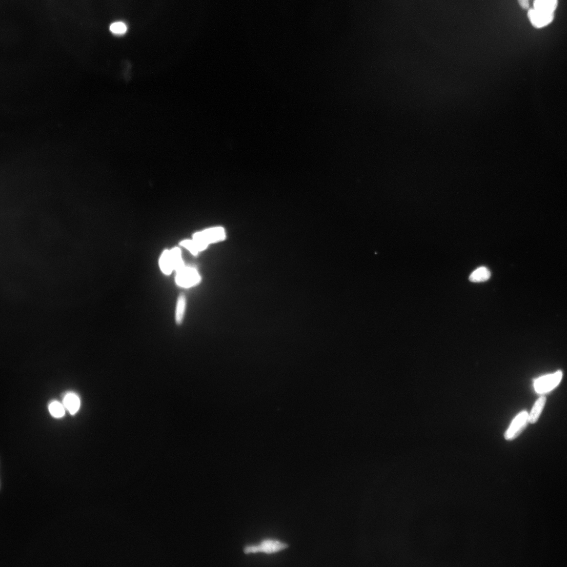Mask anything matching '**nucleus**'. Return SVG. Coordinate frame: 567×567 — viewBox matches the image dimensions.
Returning a JSON list of instances; mask_svg holds the SVG:
<instances>
[{
	"label": "nucleus",
	"instance_id": "obj_6",
	"mask_svg": "<svg viewBox=\"0 0 567 567\" xmlns=\"http://www.w3.org/2000/svg\"><path fill=\"white\" fill-rule=\"evenodd\" d=\"M288 548V544L287 543H280L276 541L266 540L263 541L259 546L247 547L245 549L244 551L246 554L259 552H264L270 554Z\"/></svg>",
	"mask_w": 567,
	"mask_h": 567
},
{
	"label": "nucleus",
	"instance_id": "obj_3",
	"mask_svg": "<svg viewBox=\"0 0 567 567\" xmlns=\"http://www.w3.org/2000/svg\"><path fill=\"white\" fill-rule=\"evenodd\" d=\"M529 414L526 411H522L515 418L505 433L504 437L507 440H514L524 431L530 423Z\"/></svg>",
	"mask_w": 567,
	"mask_h": 567
},
{
	"label": "nucleus",
	"instance_id": "obj_16",
	"mask_svg": "<svg viewBox=\"0 0 567 567\" xmlns=\"http://www.w3.org/2000/svg\"><path fill=\"white\" fill-rule=\"evenodd\" d=\"M111 31L114 34L122 35L125 34L127 31V26L121 22H117L110 26Z\"/></svg>",
	"mask_w": 567,
	"mask_h": 567
},
{
	"label": "nucleus",
	"instance_id": "obj_13",
	"mask_svg": "<svg viewBox=\"0 0 567 567\" xmlns=\"http://www.w3.org/2000/svg\"><path fill=\"white\" fill-rule=\"evenodd\" d=\"M170 251L173 261L174 270H175L177 272L185 267L182 258L181 250L179 248H175L170 250Z\"/></svg>",
	"mask_w": 567,
	"mask_h": 567
},
{
	"label": "nucleus",
	"instance_id": "obj_1",
	"mask_svg": "<svg viewBox=\"0 0 567 567\" xmlns=\"http://www.w3.org/2000/svg\"><path fill=\"white\" fill-rule=\"evenodd\" d=\"M226 237L224 229L214 228L195 233L193 239L197 244L200 251L206 249L209 245L223 240Z\"/></svg>",
	"mask_w": 567,
	"mask_h": 567
},
{
	"label": "nucleus",
	"instance_id": "obj_5",
	"mask_svg": "<svg viewBox=\"0 0 567 567\" xmlns=\"http://www.w3.org/2000/svg\"><path fill=\"white\" fill-rule=\"evenodd\" d=\"M528 17L532 25L535 28L539 29L546 27L552 23L554 18V13L533 8L529 10Z\"/></svg>",
	"mask_w": 567,
	"mask_h": 567
},
{
	"label": "nucleus",
	"instance_id": "obj_7",
	"mask_svg": "<svg viewBox=\"0 0 567 567\" xmlns=\"http://www.w3.org/2000/svg\"><path fill=\"white\" fill-rule=\"evenodd\" d=\"M546 401V398L542 396L535 402L530 413L529 414V420L530 423L535 424L538 421Z\"/></svg>",
	"mask_w": 567,
	"mask_h": 567
},
{
	"label": "nucleus",
	"instance_id": "obj_4",
	"mask_svg": "<svg viewBox=\"0 0 567 567\" xmlns=\"http://www.w3.org/2000/svg\"><path fill=\"white\" fill-rule=\"evenodd\" d=\"M562 377L561 371L541 377L535 380L534 388L537 393L546 394L555 389L560 382Z\"/></svg>",
	"mask_w": 567,
	"mask_h": 567
},
{
	"label": "nucleus",
	"instance_id": "obj_12",
	"mask_svg": "<svg viewBox=\"0 0 567 567\" xmlns=\"http://www.w3.org/2000/svg\"><path fill=\"white\" fill-rule=\"evenodd\" d=\"M186 305V296L183 294H180L178 298L175 314L176 321L178 325H181L184 320Z\"/></svg>",
	"mask_w": 567,
	"mask_h": 567
},
{
	"label": "nucleus",
	"instance_id": "obj_8",
	"mask_svg": "<svg viewBox=\"0 0 567 567\" xmlns=\"http://www.w3.org/2000/svg\"><path fill=\"white\" fill-rule=\"evenodd\" d=\"M63 405L70 413L74 415L79 410L80 401L79 397L75 394L70 393L64 397Z\"/></svg>",
	"mask_w": 567,
	"mask_h": 567
},
{
	"label": "nucleus",
	"instance_id": "obj_11",
	"mask_svg": "<svg viewBox=\"0 0 567 567\" xmlns=\"http://www.w3.org/2000/svg\"><path fill=\"white\" fill-rule=\"evenodd\" d=\"M491 275L490 270L484 267H482L474 271L470 275L469 279L474 282H483L489 279Z\"/></svg>",
	"mask_w": 567,
	"mask_h": 567
},
{
	"label": "nucleus",
	"instance_id": "obj_17",
	"mask_svg": "<svg viewBox=\"0 0 567 567\" xmlns=\"http://www.w3.org/2000/svg\"><path fill=\"white\" fill-rule=\"evenodd\" d=\"M518 2L522 9H528L529 8V0H518Z\"/></svg>",
	"mask_w": 567,
	"mask_h": 567
},
{
	"label": "nucleus",
	"instance_id": "obj_9",
	"mask_svg": "<svg viewBox=\"0 0 567 567\" xmlns=\"http://www.w3.org/2000/svg\"><path fill=\"white\" fill-rule=\"evenodd\" d=\"M159 266L162 272L166 275H170L174 267L170 250L165 251L159 259Z\"/></svg>",
	"mask_w": 567,
	"mask_h": 567
},
{
	"label": "nucleus",
	"instance_id": "obj_14",
	"mask_svg": "<svg viewBox=\"0 0 567 567\" xmlns=\"http://www.w3.org/2000/svg\"><path fill=\"white\" fill-rule=\"evenodd\" d=\"M65 407L57 401L52 402L49 407L52 416L56 418H59L64 416Z\"/></svg>",
	"mask_w": 567,
	"mask_h": 567
},
{
	"label": "nucleus",
	"instance_id": "obj_2",
	"mask_svg": "<svg viewBox=\"0 0 567 567\" xmlns=\"http://www.w3.org/2000/svg\"><path fill=\"white\" fill-rule=\"evenodd\" d=\"M201 279V276L197 270L186 266L177 272L176 276L177 285L184 288H190L198 285Z\"/></svg>",
	"mask_w": 567,
	"mask_h": 567
},
{
	"label": "nucleus",
	"instance_id": "obj_10",
	"mask_svg": "<svg viewBox=\"0 0 567 567\" xmlns=\"http://www.w3.org/2000/svg\"><path fill=\"white\" fill-rule=\"evenodd\" d=\"M558 6V0H535L534 8L548 12L554 13Z\"/></svg>",
	"mask_w": 567,
	"mask_h": 567
},
{
	"label": "nucleus",
	"instance_id": "obj_15",
	"mask_svg": "<svg viewBox=\"0 0 567 567\" xmlns=\"http://www.w3.org/2000/svg\"><path fill=\"white\" fill-rule=\"evenodd\" d=\"M180 245L194 255H197L200 252L197 245L196 244L193 239L183 241L180 243Z\"/></svg>",
	"mask_w": 567,
	"mask_h": 567
}]
</instances>
